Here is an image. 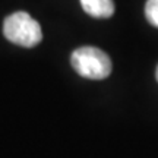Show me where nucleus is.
<instances>
[{"label":"nucleus","mask_w":158,"mask_h":158,"mask_svg":"<svg viewBox=\"0 0 158 158\" xmlns=\"http://www.w3.org/2000/svg\"><path fill=\"white\" fill-rule=\"evenodd\" d=\"M3 34L6 40L21 47H35L43 40L40 23L27 12H15L6 18Z\"/></svg>","instance_id":"1"},{"label":"nucleus","mask_w":158,"mask_h":158,"mask_svg":"<svg viewBox=\"0 0 158 158\" xmlns=\"http://www.w3.org/2000/svg\"><path fill=\"white\" fill-rule=\"evenodd\" d=\"M72 66L82 78L101 81L111 73V60L100 48L81 47L75 50L70 57Z\"/></svg>","instance_id":"2"},{"label":"nucleus","mask_w":158,"mask_h":158,"mask_svg":"<svg viewBox=\"0 0 158 158\" xmlns=\"http://www.w3.org/2000/svg\"><path fill=\"white\" fill-rule=\"evenodd\" d=\"M81 6L89 16L97 19H107L113 16V0H81Z\"/></svg>","instance_id":"3"},{"label":"nucleus","mask_w":158,"mask_h":158,"mask_svg":"<svg viewBox=\"0 0 158 158\" xmlns=\"http://www.w3.org/2000/svg\"><path fill=\"white\" fill-rule=\"evenodd\" d=\"M145 16L148 22L158 28V0H148L145 5Z\"/></svg>","instance_id":"4"},{"label":"nucleus","mask_w":158,"mask_h":158,"mask_svg":"<svg viewBox=\"0 0 158 158\" xmlns=\"http://www.w3.org/2000/svg\"><path fill=\"white\" fill-rule=\"evenodd\" d=\"M155 76H157V81H158V66H157V70H155Z\"/></svg>","instance_id":"5"}]
</instances>
